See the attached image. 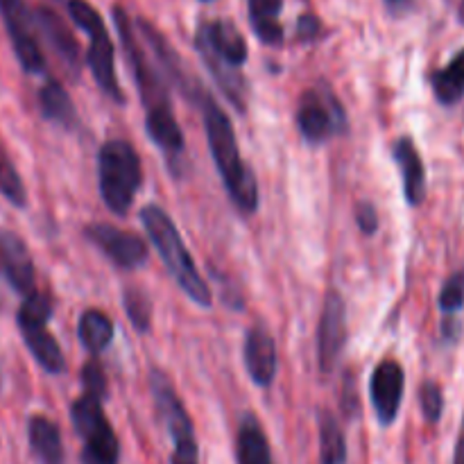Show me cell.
<instances>
[{
    "mask_svg": "<svg viewBox=\"0 0 464 464\" xmlns=\"http://www.w3.org/2000/svg\"><path fill=\"white\" fill-rule=\"evenodd\" d=\"M204 116V130H207L208 150H211L213 163L222 177L229 199L236 208L243 213H254L258 208V184L252 168L245 166L240 154L238 140H236L234 125L225 109L213 100L211 93L204 95L199 102Z\"/></svg>",
    "mask_w": 464,
    "mask_h": 464,
    "instance_id": "cell-1",
    "label": "cell"
},
{
    "mask_svg": "<svg viewBox=\"0 0 464 464\" xmlns=\"http://www.w3.org/2000/svg\"><path fill=\"white\" fill-rule=\"evenodd\" d=\"M195 48L213 72L222 93L229 98V102H234L238 111H245L247 86L240 68L247 62V44L238 27L225 18L199 23L195 32Z\"/></svg>",
    "mask_w": 464,
    "mask_h": 464,
    "instance_id": "cell-2",
    "label": "cell"
},
{
    "mask_svg": "<svg viewBox=\"0 0 464 464\" xmlns=\"http://www.w3.org/2000/svg\"><path fill=\"white\" fill-rule=\"evenodd\" d=\"M140 222H143L152 245L157 247L159 256L166 263L170 276L184 290L186 297L202 308L211 306V288L198 272V266H195L193 256L188 254V247H186L184 238L177 231L172 218L161 207L148 204L145 208H140Z\"/></svg>",
    "mask_w": 464,
    "mask_h": 464,
    "instance_id": "cell-3",
    "label": "cell"
},
{
    "mask_svg": "<svg viewBox=\"0 0 464 464\" xmlns=\"http://www.w3.org/2000/svg\"><path fill=\"white\" fill-rule=\"evenodd\" d=\"M98 186L102 202L116 216H125L143 186V166L134 145L111 139L98 152Z\"/></svg>",
    "mask_w": 464,
    "mask_h": 464,
    "instance_id": "cell-4",
    "label": "cell"
},
{
    "mask_svg": "<svg viewBox=\"0 0 464 464\" xmlns=\"http://www.w3.org/2000/svg\"><path fill=\"white\" fill-rule=\"evenodd\" d=\"M68 16L72 18L77 27L86 32L89 36V50H86V63L91 68V75L98 82L100 91L107 98H111L116 104L125 102V93L116 75V57H113V44L104 27L102 16L93 5L86 0H66Z\"/></svg>",
    "mask_w": 464,
    "mask_h": 464,
    "instance_id": "cell-5",
    "label": "cell"
},
{
    "mask_svg": "<svg viewBox=\"0 0 464 464\" xmlns=\"http://www.w3.org/2000/svg\"><path fill=\"white\" fill-rule=\"evenodd\" d=\"M113 23H116L118 27V34H121L122 50H125V57L131 66V75H134L136 86H139V95L145 111L159 107H172L170 93H168L166 86V77L161 75V71H159V66L154 63V59L148 54L145 44L140 41V36L136 34V27L131 25L125 9L113 7Z\"/></svg>",
    "mask_w": 464,
    "mask_h": 464,
    "instance_id": "cell-6",
    "label": "cell"
},
{
    "mask_svg": "<svg viewBox=\"0 0 464 464\" xmlns=\"http://www.w3.org/2000/svg\"><path fill=\"white\" fill-rule=\"evenodd\" d=\"M150 388H152V399L159 417L166 424L172 440L170 464H199V447L198 438H195L193 421H190L181 399L177 397L175 385L170 383L166 374L152 372Z\"/></svg>",
    "mask_w": 464,
    "mask_h": 464,
    "instance_id": "cell-7",
    "label": "cell"
},
{
    "mask_svg": "<svg viewBox=\"0 0 464 464\" xmlns=\"http://www.w3.org/2000/svg\"><path fill=\"white\" fill-rule=\"evenodd\" d=\"M72 429L84 442L82 460L95 464H118L121 458V442H118L113 426L109 424L102 411V401L91 394H82L71 406Z\"/></svg>",
    "mask_w": 464,
    "mask_h": 464,
    "instance_id": "cell-8",
    "label": "cell"
},
{
    "mask_svg": "<svg viewBox=\"0 0 464 464\" xmlns=\"http://www.w3.org/2000/svg\"><path fill=\"white\" fill-rule=\"evenodd\" d=\"M297 127L306 143H324L347 131V113L329 86H313L299 100Z\"/></svg>",
    "mask_w": 464,
    "mask_h": 464,
    "instance_id": "cell-9",
    "label": "cell"
},
{
    "mask_svg": "<svg viewBox=\"0 0 464 464\" xmlns=\"http://www.w3.org/2000/svg\"><path fill=\"white\" fill-rule=\"evenodd\" d=\"M136 30L140 32V41H143L145 48L150 50V57L154 59V63L159 66L161 75L166 77V82H170L172 86H177V89L181 91V95L188 98L190 102L195 104L202 102L204 95H207L208 91L202 89L198 77H193L188 71H186L184 62H181L179 54L172 50V45L168 44L166 36H163L159 30H154V27L150 25L148 21H143V18L136 23Z\"/></svg>",
    "mask_w": 464,
    "mask_h": 464,
    "instance_id": "cell-10",
    "label": "cell"
},
{
    "mask_svg": "<svg viewBox=\"0 0 464 464\" xmlns=\"http://www.w3.org/2000/svg\"><path fill=\"white\" fill-rule=\"evenodd\" d=\"M0 16H3L7 34L12 39L14 53L21 62L23 71L39 75L45 71V57L34 34V16L23 0H0Z\"/></svg>",
    "mask_w": 464,
    "mask_h": 464,
    "instance_id": "cell-11",
    "label": "cell"
},
{
    "mask_svg": "<svg viewBox=\"0 0 464 464\" xmlns=\"http://www.w3.org/2000/svg\"><path fill=\"white\" fill-rule=\"evenodd\" d=\"M347 344V306L338 290H329L317 329V365L322 374H334Z\"/></svg>",
    "mask_w": 464,
    "mask_h": 464,
    "instance_id": "cell-12",
    "label": "cell"
},
{
    "mask_svg": "<svg viewBox=\"0 0 464 464\" xmlns=\"http://www.w3.org/2000/svg\"><path fill=\"white\" fill-rule=\"evenodd\" d=\"M84 236L121 270H134L148 261V245L131 231L118 229L107 222H93L86 227Z\"/></svg>",
    "mask_w": 464,
    "mask_h": 464,
    "instance_id": "cell-13",
    "label": "cell"
},
{
    "mask_svg": "<svg viewBox=\"0 0 464 464\" xmlns=\"http://www.w3.org/2000/svg\"><path fill=\"white\" fill-rule=\"evenodd\" d=\"M403 390H406L403 367L392 358L379 362L370 379V399L381 426H392L397 421L399 411H401Z\"/></svg>",
    "mask_w": 464,
    "mask_h": 464,
    "instance_id": "cell-14",
    "label": "cell"
},
{
    "mask_svg": "<svg viewBox=\"0 0 464 464\" xmlns=\"http://www.w3.org/2000/svg\"><path fill=\"white\" fill-rule=\"evenodd\" d=\"M0 272L14 293L27 297L34 293L36 275L27 245L14 231H0Z\"/></svg>",
    "mask_w": 464,
    "mask_h": 464,
    "instance_id": "cell-15",
    "label": "cell"
},
{
    "mask_svg": "<svg viewBox=\"0 0 464 464\" xmlns=\"http://www.w3.org/2000/svg\"><path fill=\"white\" fill-rule=\"evenodd\" d=\"M245 367L249 379L258 388H270L276 376V344L270 331L263 326H254L245 335Z\"/></svg>",
    "mask_w": 464,
    "mask_h": 464,
    "instance_id": "cell-16",
    "label": "cell"
},
{
    "mask_svg": "<svg viewBox=\"0 0 464 464\" xmlns=\"http://www.w3.org/2000/svg\"><path fill=\"white\" fill-rule=\"evenodd\" d=\"M34 25L39 27L41 34L45 36V41H48L50 48L54 50V54H57L72 72L80 71V44H77L75 34H72V30L68 27V23L63 21L57 12H53V9L39 7L34 14Z\"/></svg>",
    "mask_w": 464,
    "mask_h": 464,
    "instance_id": "cell-17",
    "label": "cell"
},
{
    "mask_svg": "<svg viewBox=\"0 0 464 464\" xmlns=\"http://www.w3.org/2000/svg\"><path fill=\"white\" fill-rule=\"evenodd\" d=\"M392 157L399 172H401L403 193H406L408 204L420 207L426 198V170L412 139H408V136L397 139V143L392 145Z\"/></svg>",
    "mask_w": 464,
    "mask_h": 464,
    "instance_id": "cell-18",
    "label": "cell"
},
{
    "mask_svg": "<svg viewBox=\"0 0 464 464\" xmlns=\"http://www.w3.org/2000/svg\"><path fill=\"white\" fill-rule=\"evenodd\" d=\"M27 440L30 449L39 464H66L62 430L53 420L44 415H34L27 421Z\"/></svg>",
    "mask_w": 464,
    "mask_h": 464,
    "instance_id": "cell-19",
    "label": "cell"
},
{
    "mask_svg": "<svg viewBox=\"0 0 464 464\" xmlns=\"http://www.w3.org/2000/svg\"><path fill=\"white\" fill-rule=\"evenodd\" d=\"M145 130H148L152 143L161 148L170 161L181 157V152H184V131H181L175 113H172V107H159L145 111Z\"/></svg>",
    "mask_w": 464,
    "mask_h": 464,
    "instance_id": "cell-20",
    "label": "cell"
},
{
    "mask_svg": "<svg viewBox=\"0 0 464 464\" xmlns=\"http://www.w3.org/2000/svg\"><path fill=\"white\" fill-rule=\"evenodd\" d=\"M25 340V347L34 356V361L44 367L48 374H63L66 372V358L62 347L48 331V324H23L18 326Z\"/></svg>",
    "mask_w": 464,
    "mask_h": 464,
    "instance_id": "cell-21",
    "label": "cell"
},
{
    "mask_svg": "<svg viewBox=\"0 0 464 464\" xmlns=\"http://www.w3.org/2000/svg\"><path fill=\"white\" fill-rule=\"evenodd\" d=\"M281 7H284V0H247L249 23L261 44H284V25L279 21Z\"/></svg>",
    "mask_w": 464,
    "mask_h": 464,
    "instance_id": "cell-22",
    "label": "cell"
},
{
    "mask_svg": "<svg viewBox=\"0 0 464 464\" xmlns=\"http://www.w3.org/2000/svg\"><path fill=\"white\" fill-rule=\"evenodd\" d=\"M236 460L238 464H272L270 444L254 415H245L236 438Z\"/></svg>",
    "mask_w": 464,
    "mask_h": 464,
    "instance_id": "cell-23",
    "label": "cell"
},
{
    "mask_svg": "<svg viewBox=\"0 0 464 464\" xmlns=\"http://www.w3.org/2000/svg\"><path fill=\"white\" fill-rule=\"evenodd\" d=\"M39 107L45 121L63 127V130H75L77 111L68 91L57 80H48L39 91Z\"/></svg>",
    "mask_w": 464,
    "mask_h": 464,
    "instance_id": "cell-24",
    "label": "cell"
},
{
    "mask_svg": "<svg viewBox=\"0 0 464 464\" xmlns=\"http://www.w3.org/2000/svg\"><path fill=\"white\" fill-rule=\"evenodd\" d=\"M77 335H80L82 347H84L91 356H98V353H102L113 340L111 317H109L107 313L98 311V308H86L80 315Z\"/></svg>",
    "mask_w": 464,
    "mask_h": 464,
    "instance_id": "cell-25",
    "label": "cell"
},
{
    "mask_svg": "<svg viewBox=\"0 0 464 464\" xmlns=\"http://www.w3.org/2000/svg\"><path fill=\"white\" fill-rule=\"evenodd\" d=\"M435 98L442 104H456L464 95V50L430 77Z\"/></svg>",
    "mask_w": 464,
    "mask_h": 464,
    "instance_id": "cell-26",
    "label": "cell"
},
{
    "mask_svg": "<svg viewBox=\"0 0 464 464\" xmlns=\"http://www.w3.org/2000/svg\"><path fill=\"white\" fill-rule=\"evenodd\" d=\"M320 460L322 464L347 462V440L334 412H320Z\"/></svg>",
    "mask_w": 464,
    "mask_h": 464,
    "instance_id": "cell-27",
    "label": "cell"
},
{
    "mask_svg": "<svg viewBox=\"0 0 464 464\" xmlns=\"http://www.w3.org/2000/svg\"><path fill=\"white\" fill-rule=\"evenodd\" d=\"M0 195L18 208H23L27 204L25 184H23L16 166L12 163L9 154L5 152L3 145H0Z\"/></svg>",
    "mask_w": 464,
    "mask_h": 464,
    "instance_id": "cell-28",
    "label": "cell"
},
{
    "mask_svg": "<svg viewBox=\"0 0 464 464\" xmlns=\"http://www.w3.org/2000/svg\"><path fill=\"white\" fill-rule=\"evenodd\" d=\"M122 304H125L127 317H130L131 326H134L139 334H148L150 326H152V302H150L148 293L136 285H130L122 293Z\"/></svg>",
    "mask_w": 464,
    "mask_h": 464,
    "instance_id": "cell-29",
    "label": "cell"
},
{
    "mask_svg": "<svg viewBox=\"0 0 464 464\" xmlns=\"http://www.w3.org/2000/svg\"><path fill=\"white\" fill-rule=\"evenodd\" d=\"M462 306H464V270L456 272L453 276H449L442 293H440V308H442L444 315H456L458 311H462Z\"/></svg>",
    "mask_w": 464,
    "mask_h": 464,
    "instance_id": "cell-30",
    "label": "cell"
},
{
    "mask_svg": "<svg viewBox=\"0 0 464 464\" xmlns=\"http://www.w3.org/2000/svg\"><path fill=\"white\" fill-rule=\"evenodd\" d=\"M420 406H421V412H424V420L429 421V424H438L440 417H442L444 412V394L438 383L426 381V383L421 385Z\"/></svg>",
    "mask_w": 464,
    "mask_h": 464,
    "instance_id": "cell-31",
    "label": "cell"
},
{
    "mask_svg": "<svg viewBox=\"0 0 464 464\" xmlns=\"http://www.w3.org/2000/svg\"><path fill=\"white\" fill-rule=\"evenodd\" d=\"M82 385H84V394H91L100 401L107 399V376L98 361H89L82 367Z\"/></svg>",
    "mask_w": 464,
    "mask_h": 464,
    "instance_id": "cell-32",
    "label": "cell"
},
{
    "mask_svg": "<svg viewBox=\"0 0 464 464\" xmlns=\"http://www.w3.org/2000/svg\"><path fill=\"white\" fill-rule=\"evenodd\" d=\"M356 225L365 236H374L379 231V213L372 202H358Z\"/></svg>",
    "mask_w": 464,
    "mask_h": 464,
    "instance_id": "cell-33",
    "label": "cell"
},
{
    "mask_svg": "<svg viewBox=\"0 0 464 464\" xmlns=\"http://www.w3.org/2000/svg\"><path fill=\"white\" fill-rule=\"evenodd\" d=\"M340 408H343V412L347 417H356V412L361 411V403H358L356 388H353L352 374H347V379H344L343 397H340Z\"/></svg>",
    "mask_w": 464,
    "mask_h": 464,
    "instance_id": "cell-34",
    "label": "cell"
},
{
    "mask_svg": "<svg viewBox=\"0 0 464 464\" xmlns=\"http://www.w3.org/2000/svg\"><path fill=\"white\" fill-rule=\"evenodd\" d=\"M320 32H322V23L317 16L306 14V16L299 18V23H297V39L299 41L317 39V36H320Z\"/></svg>",
    "mask_w": 464,
    "mask_h": 464,
    "instance_id": "cell-35",
    "label": "cell"
},
{
    "mask_svg": "<svg viewBox=\"0 0 464 464\" xmlns=\"http://www.w3.org/2000/svg\"><path fill=\"white\" fill-rule=\"evenodd\" d=\"M453 464H464V420H462V429H460V435H458V444H456V456H453Z\"/></svg>",
    "mask_w": 464,
    "mask_h": 464,
    "instance_id": "cell-36",
    "label": "cell"
},
{
    "mask_svg": "<svg viewBox=\"0 0 464 464\" xmlns=\"http://www.w3.org/2000/svg\"><path fill=\"white\" fill-rule=\"evenodd\" d=\"M385 3H388V7L392 9L394 14H401L411 7V0H385Z\"/></svg>",
    "mask_w": 464,
    "mask_h": 464,
    "instance_id": "cell-37",
    "label": "cell"
},
{
    "mask_svg": "<svg viewBox=\"0 0 464 464\" xmlns=\"http://www.w3.org/2000/svg\"><path fill=\"white\" fill-rule=\"evenodd\" d=\"M460 21L464 23V0H462V5H460Z\"/></svg>",
    "mask_w": 464,
    "mask_h": 464,
    "instance_id": "cell-38",
    "label": "cell"
},
{
    "mask_svg": "<svg viewBox=\"0 0 464 464\" xmlns=\"http://www.w3.org/2000/svg\"><path fill=\"white\" fill-rule=\"evenodd\" d=\"M84 464H95V462H89V460H82Z\"/></svg>",
    "mask_w": 464,
    "mask_h": 464,
    "instance_id": "cell-39",
    "label": "cell"
},
{
    "mask_svg": "<svg viewBox=\"0 0 464 464\" xmlns=\"http://www.w3.org/2000/svg\"><path fill=\"white\" fill-rule=\"evenodd\" d=\"M202 3H213V0H202Z\"/></svg>",
    "mask_w": 464,
    "mask_h": 464,
    "instance_id": "cell-40",
    "label": "cell"
},
{
    "mask_svg": "<svg viewBox=\"0 0 464 464\" xmlns=\"http://www.w3.org/2000/svg\"><path fill=\"white\" fill-rule=\"evenodd\" d=\"M0 276H3V272H0Z\"/></svg>",
    "mask_w": 464,
    "mask_h": 464,
    "instance_id": "cell-41",
    "label": "cell"
}]
</instances>
